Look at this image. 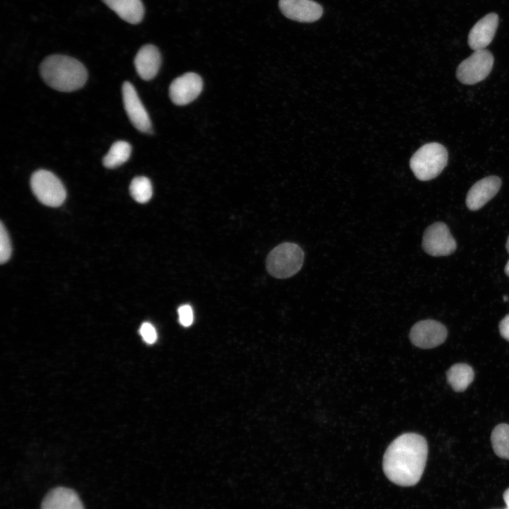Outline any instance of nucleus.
Returning a JSON list of instances; mask_svg holds the SVG:
<instances>
[{
	"label": "nucleus",
	"instance_id": "20e7f679",
	"mask_svg": "<svg viewBox=\"0 0 509 509\" xmlns=\"http://www.w3.org/2000/svg\"><path fill=\"white\" fill-rule=\"evenodd\" d=\"M304 252L295 243L284 242L274 247L267 258V269L275 278L286 279L302 267Z\"/></svg>",
	"mask_w": 509,
	"mask_h": 509
},
{
	"label": "nucleus",
	"instance_id": "f03ea898",
	"mask_svg": "<svg viewBox=\"0 0 509 509\" xmlns=\"http://www.w3.org/2000/svg\"><path fill=\"white\" fill-rule=\"evenodd\" d=\"M45 82L54 90L71 92L80 89L86 83L88 71L77 59L62 54L46 57L40 66Z\"/></svg>",
	"mask_w": 509,
	"mask_h": 509
},
{
	"label": "nucleus",
	"instance_id": "6ab92c4d",
	"mask_svg": "<svg viewBox=\"0 0 509 509\" xmlns=\"http://www.w3.org/2000/svg\"><path fill=\"white\" fill-rule=\"evenodd\" d=\"M491 439L495 453L501 458L509 460V425L501 423L496 426Z\"/></svg>",
	"mask_w": 509,
	"mask_h": 509
},
{
	"label": "nucleus",
	"instance_id": "423d86ee",
	"mask_svg": "<svg viewBox=\"0 0 509 509\" xmlns=\"http://www.w3.org/2000/svg\"><path fill=\"white\" fill-rule=\"evenodd\" d=\"M493 64V57L488 50H476L460 64L456 71L457 78L467 85L479 83L488 76Z\"/></svg>",
	"mask_w": 509,
	"mask_h": 509
},
{
	"label": "nucleus",
	"instance_id": "a211bd4d",
	"mask_svg": "<svg viewBox=\"0 0 509 509\" xmlns=\"http://www.w3.org/2000/svg\"><path fill=\"white\" fill-rule=\"evenodd\" d=\"M131 145L125 141H117L103 157V164L107 168H115L124 163L130 157Z\"/></svg>",
	"mask_w": 509,
	"mask_h": 509
},
{
	"label": "nucleus",
	"instance_id": "7ed1b4c3",
	"mask_svg": "<svg viewBox=\"0 0 509 509\" xmlns=\"http://www.w3.org/2000/svg\"><path fill=\"white\" fill-rule=\"evenodd\" d=\"M447 151L438 143L422 146L412 156L410 168L417 179L427 181L436 177L447 163Z\"/></svg>",
	"mask_w": 509,
	"mask_h": 509
},
{
	"label": "nucleus",
	"instance_id": "f8f14e48",
	"mask_svg": "<svg viewBox=\"0 0 509 509\" xmlns=\"http://www.w3.org/2000/svg\"><path fill=\"white\" fill-rule=\"evenodd\" d=\"M501 186V180L497 176H488L477 181L467 193V208L472 211L481 209L498 193Z\"/></svg>",
	"mask_w": 509,
	"mask_h": 509
},
{
	"label": "nucleus",
	"instance_id": "5701e85b",
	"mask_svg": "<svg viewBox=\"0 0 509 509\" xmlns=\"http://www.w3.org/2000/svg\"><path fill=\"white\" fill-rule=\"evenodd\" d=\"M179 321L184 327H189L194 320L193 310L190 305H183L178 308Z\"/></svg>",
	"mask_w": 509,
	"mask_h": 509
},
{
	"label": "nucleus",
	"instance_id": "412c9836",
	"mask_svg": "<svg viewBox=\"0 0 509 509\" xmlns=\"http://www.w3.org/2000/svg\"><path fill=\"white\" fill-rule=\"evenodd\" d=\"M11 254V241L8 233L2 223L0 226V262H6Z\"/></svg>",
	"mask_w": 509,
	"mask_h": 509
},
{
	"label": "nucleus",
	"instance_id": "6e6552de",
	"mask_svg": "<svg viewBox=\"0 0 509 509\" xmlns=\"http://www.w3.org/2000/svg\"><path fill=\"white\" fill-rule=\"evenodd\" d=\"M447 332L440 322L433 320H421L411 329L409 338L411 343L421 349H432L444 342Z\"/></svg>",
	"mask_w": 509,
	"mask_h": 509
},
{
	"label": "nucleus",
	"instance_id": "2eb2a0df",
	"mask_svg": "<svg viewBox=\"0 0 509 509\" xmlns=\"http://www.w3.org/2000/svg\"><path fill=\"white\" fill-rule=\"evenodd\" d=\"M40 509H84V507L76 491L57 487L45 496Z\"/></svg>",
	"mask_w": 509,
	"mask_h": 509
},
{
	"label": "nucleus",
	"instance_id": "9d476101",
	"mask_svg": "<svg viewBox=\"0 0 509 509\" xmlns=\"http://www.w3.org/2000/svg\"><path fill=\"white\" fill-rule=\"evenodd\" d=\"M203 87L201 78L189 72L176 78L169 88L171 100L177 105H185L193 101L200 94Z\"/></svg>",
	"mask_w": 509,
	"mask_h": 509
},
{
	"label": "nucleus",
	"instance_id": "dca6fc26",
	"mask_svg": "<svg viewBox=\"0 0 509 509\" xmlns=\"http://www.w3.org/2000/svg\"><path fill=\"white\" fill-rule=\"evenodd\" d=\"M122 20L131 24L140 23L144 15L141 0H102Z\"/></svg>",
	"mask_w": 509,
	"mask_h": 509
},
{
	"label": "nucleus",
	"instance_id": "39448f33",
	"mask_svg": "<svg viewBox=\"0 0 509 509\" xmlns=\"http://www.w3.org/2000/svg\"><path fill=\"white\" fill-rule=\"evenodd\" d=\"M32 191L37 199L43 204L57 207L66 199V189L60 180L52 172L39 170L30 178Z\"/></svg>",
	"mask_w": 509,
	"mask_h": 509
},
{
	"label": "nucleus",
	"instance_id": "393cba45",
	"mask_svg": "<svg viewBox=\"0 0 509 509\" xmlns=\"http://www.w3.org/2000/svg\"><path fill=\"white\" fill-rule=\"evenodd\" d=\"M503 498L507 505V508L505 509H509V488L504 492Z\"/></svg>",
	"mask_w": 509,
	"mask_h": 509
},
{
	"label": "nucleus",
	"instance_id": "9b49d317",
	"mask_svg": "<svg viewBox=\"0 0 509 509\" xmlns=\"http://www.w3.org/2000/svg\"><path fill=\"white\" fill-rule=\"evenodd\" d=\"M281 13L288 18L300 22H313L322 14L321 6L312 0H279Z\"/></svg>",
	"mask_w": 509,
	"mask_h": 509
},
{
	"label": "nucleus",
	"instance_id": "0eeeda50",
	"mask_svg": "<svg viewBox=\"0 0 509 509\" xmlns=\"http://www.w3.org/2000/svg\"><path fill=\"white\" fill-rule=\"evenodd\" d=\"M422 247L427 254L440 257L454 252L457 243L448 227L444 223L435 222L426 229Z\"/></svg>",
	"mask_w": 509,
	"mask_h": 509
},
{
	"label": "nucleus",
	"instance_id": "4468645a",
	"mask_svg": "<svg viewBox=\"0 0 509 509\" xmlns=\"http://www.w3.org/2000/svg\"><path fill=\"white\" fill-rule=\"evenodd\" d=\"M161 64L158 49L153 45L142 46L134 58V66L139 76L148 81L157 74Z\"/></svg>",
	"mask_w": 509,
	"mask_h": 509
},
{
	"label": "nucleus",
	"instance_id": "a878e982",
	"mask_svg": "<svg viewBox=\"0 0 509 509\" xmlns=\"http://www.w3.org/2000/svg\"><path fill=\"white\" fill-rule=\"evenodd\" d=\"M505 273L509 276V260L505 267Z\"/></svg>",
	"mask_w": 509,
	"mask_h": 509
},
{
	"label": "nucleus",
	"instance_id": "bb28decb",
	"mask_svg": "<svg viewBox=\"0 0 509 509\" xmlns=\"http://www.w3.org/2000/svg\"><path fill=\"white\" fill-rule=\"evenodd\" d=\"M506 249H507L508 252L509 253V236H508V240L506 242Z\"/></svg>",
	"mask_w": 509,
	"mask_h": 509
},
{
	"label": "nucleus",
	"instance_id": "f257e3e1",
	"mask_svg": "<svg viewBox=\"0 0 509 509\" xmlns=\"http://www.w3.org/2000/svg\"><path fill=\"white\" fill-rule=\"evenodd\" d=\"M428 444L414 433H406L394 439L387 448L382 462L386 476L402 486L416 484L426 466Z\"/></svg>",
	"mask_w": 509,
	"mask_h": 509
},
{
	"label": "nucleus",
	"instance_id": "1a4fd4ad",
	"mask_svg": "<svg viewBox=\"0 0 509 509\" xmlns=\"http://www.w3.org/2000/svg\"><path fill=\"white\" fill-rule=\"evenodd\" d=\"M124 110L131 124L144 133L151 132V122L133 85L125 81L122 87Z\"/></svg>",
	"mask_w": 509,
	"mask_h": 509
},
{
	"label": "nucleus",
	"instance_id": "ddd939ff",
	"mask_svg": "<svg viewBox=\"0 0 509 509\" xmlns=\"http://www.w3.org/2000/svg\"><path fill=\"white\" fill-rule=\"evenodd\" d=\"M498 25V16L491 13L481 18L471 29L468 44L473 50L484 49L493 40Z\"/></svg>",
	"mask_w": 509,
	"mask_h": 509
},
{
	"label": "nucleus",
	"instance_id": "cd10ccee",
	"mask_svg": "<svg viewBox=\"0 0 509 509\" xmlns=\"http://www.w3.org/2000/svg\"><path fill=\"white\" fill-rule=\"evenodd\" d=\"M508 300V298L506 296H504V297H503V300H504V301H507Z\"/></svg>",
	"mask_w": 509,
	"mask_h": 509
},
{
	"label": "nucleus",
	"instance_id": "f3484780",
	"mask_svg": "<svg viewBox=\"0 0 509 509\" xmlns=\"http://www.w3.org/2000/svg\"><path fill=\"white\" fill-rule=\"evenodd\" d=\"M474 378L471 366L466 363H457L450 367L447 372V382L456 392L465 390Z\"/></svg>",
	"mask_w": 509,
	"mask_h": 509
},
{
	"label": "nucleus",
	"instance_id": "aec40b11",
	"mask_svg": "<svg viewBox=\"0 0 509 509\" xmlns=\"http://www.w3.org/2000/svg\"><path fill=\"white\" fill-rule=\"evenodd\" d=\"M129 192L135 201L141 204L146 203L150 200L153 194L151 182L146 177H136L131 180Z\"/></svg>",
	"mask_w": 509,
	"mask_h": 509
},
{
	"label": "nucleus",
	"instance_id": "4be33fe9",
	"mask_svg": "<svg viewBox=\"0 0 509 509\" xmlns=\"http://www.w3.org/2000/svg\"><path fill=\"white\" fill-rule=\"evenodd\" d=\"M139 333L144 341L148 344H153L157 339V333L154 327L149 322H144L140 329Z\"/></svg>",
	"mask_w": 509,
	"mask_h": 509
},
{
	"label": "nucleus",
	"instance_id": "b1692460",
	"mask_svg": "<svg viewBox=\"0 0 509 509\" xmlns=\"http://www.w3.org/2000/svg\"><path fill=\"white\" fill-rule=\"evenodd\" d=\"M499 331L501 336L509 341V314L500 322Z\"/></svg>",
	"mask_w": 509,
	"mask_h": 509
}]
</instances>
